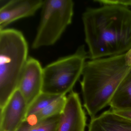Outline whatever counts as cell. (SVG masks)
Masks as SVG:
<instances>
[{"instance_id":"cell-17","label":"cell","mask_w":131,"mask_h":131,"mask_svg":"<svg viewBox=\"0 0 131 131\" xmlns=\"http://www.w3.org/2000/svg\"><path fill=\"white\" fill-rule=\"evenodd\" d=\"M125 58L126 65L131 67V49L125 53Z\"/></svg>"},{"instance_id":"cell-4","label":"cell","mask_w":131,"mask_h":131,"mask_svg":"<svg viewBox=\"0 0 131 131\" xmlns=\"http://www.w3.org/2000/svg\"><path fill=\"white\" fill-rule=\"evenodd\" d=\"M88 53L83 45L72 55L48 64L43 69L42 92L56 95H66L82 76Z\"/></svg>"},{"instance_id":"cell-15","label":"cell","mask_w":131,"mask_h":131,"mask_svg":"<svg viewBox=\"0 0 131 131\" xmlns=\"http://www.w3.org/2000/svg\"><path fill=\"white\" fill-rule=\"evenodd\" d=\"M94 2L103 5H114L131 7V0H95Z\"/></svg>"},{"instance_id":"cell-5","label":"cell","mask_w":131,"mask_h":131,"mask_svg":"<svg viewBox=\"0 0 131 131\" xmlns=\"http://www.w3.org/2000/svg\"><path fill=\"white\" fill-rule=\"evenodd\" d=\"M74 3L72 0H46L32 43L34 49L55 44L72 23Z\"/></svg>"},{"instance_id":"cell-10","label":"cell","mask_w":131,"mask_h":131,"mask_svg":"<svg viewBox=\"0 0 131 131\" xmlns=\"http://www.w3.org/2000/svg\"><path fill=\"white\" fill-rule=\"evenodd\" d=\"M88 131H131V120L110 109L91 119Z\"/></svg>"},{"instance_id":"cell-8","label":"cell","mask_w":131,"mask_h":131,"mask_svg":"<svg viewBox=\"0 0 131 131\" xmlns=\"http://www.w3.org/2000/svg\"><path fill=\"white\" fill-rule=\"evenodd\" d=\"M28 105L17 89L1 109L0 131H16L26 115Z\"/></svg>"},{"instance_id":"cell-11","label":"cell","mask_w":131,"mask_h":131,"mask_svg":"<svg viewBox=\"0 0 131 131\" xmlns=\"http://www.w3.org/2000/svg\"><path fill=\"white\" fill-rule=\"evenodd\" d=\"M109 106L112 110L131 109V69L119 85Z\"/></svg>"},{"instance_id":"cell-2","label":"cell","mask_w":131,"mask_h":131,"mask_svg":"<svg viewBox=\"0 0 131 131\" xmlns=\"http://www.w3.org/2000/svg\"><path fill=\"white\" fill-rule=\"evenodd\" d=\"M125 53L86 62L80 81L83 106L91 119L110 102L131 67L126 65Z\"/></svg>"},{"instance_id":"cell-3","label":"cell","mask_w":131,"mask_h":131,"mask_svg":"<svg viewBox=\"0 0 131 131\" xmlns=\"http://www.w3.org/2000/svg\"><path fill=\"white\" fill-rule=\"evenodd\" d=\"M28 45L20 31L0 30V109L17 89L28 60Z\"/></svg>"},{"instance_id":"cell-13","label":"cell","mask_w":131,"mask_h":131,"mask_svg":"<svg viewBox=\"0 0 131 131\" xmlns=\"http://www.w3.org/2000/svg\"><path fill=\"white\" fill-rule=\"evenodd\" d=\"M60 114L44 119L34 125L23 122L16 131H57Z\"/></svg>"},{"instance_id":"cell-1","label":"cell","mask_w":131,"mask_h":131,"mask_svg":"<svg viewBox=\"0 0 131 131\" xmlns=\"http://www.w3.org/2000/svg\"><path fill=\"white\" fill-rule=\"evenodd\" d=\"M82 20L91 59L126 53L131 49V9L120 6L89 8Z\"/></svg>"},{"instance_id":"cell-9","label":"cell","mask_w":131,"mask_h":131,"mask_svg":"<svg viewBox=\"0 0 131 131\" xmlns=\"http://www.w3.org/2000/svg\"><path fill=\"white\" fill-rule=\"evenodd\" d=\"M43 0H11L0 8V30L14 21L34 16L41 9Z\"/></svg>"},{"instance_id":"cell-16","label":"cell","mask_w":131,"mask_h":131,"mask_svg":"<svg viewBox=\"0 0 131 131\" xmlns=\"http://www.w3.org/2000/svg\"><path fill=\"white\" fill-rule=\"evenodd\" d=\"M115 113L131 120V109L125 110H112Z\"/></svg>"},{"instance_id":"cell-7","label":"cell","mask_w":131,"mask_h":131,"mask_svg":"<svg viewBox=\"0 0 131 131\" xmlns=\"http://www.w3.org/2000/svg\"><path fill=\"white\" fill-rule=\"evenodd\" d=\"M43 69L38 60L29 57L17 88L26 100L28 106L42 93Z\"/></svg>"},{"instance_id":"cell-6","label":"cell","mask_w":131,"mask_h":131,"mask_svg":"<svg viewBox=\"0 0 131 131\" xmlns=\"http://www.w3.org/2000/svg\"><path fill=\"white\" fill-rule=\"evenodd\" d=\"M86 117L79 95L73 90L67 96L57 131H85Z\"/></svg>"},{"instance_id":"cell-14","label":"cell","mask_w":131,"mask_h":131,"mask_svg":"<svg viewBox=\"0 0 131 131\" xmlns=\"http://www.w3.org/2000/svg\"><path fill=\"white\" fill-rule=\"evenodd\" d=\"M61 96L41 93L28 106L26 118L39 112Z\"/></svg>"},{"instance_id":"cell-12","label":"cell","mask_w":131,"mask_h":131,"mask_svg":"<svg viewBox=\"0 0 131 131\" xmlns=\"http://www.w3.org/2000/svg\"><path fill=\"white\" fill-rule=\"evenodd\" d=\"M67 95L62 96L42 110L25 118L24 121L34 125L56 115L61 114L66 102Z\"/></svg>"}]
</instances>
